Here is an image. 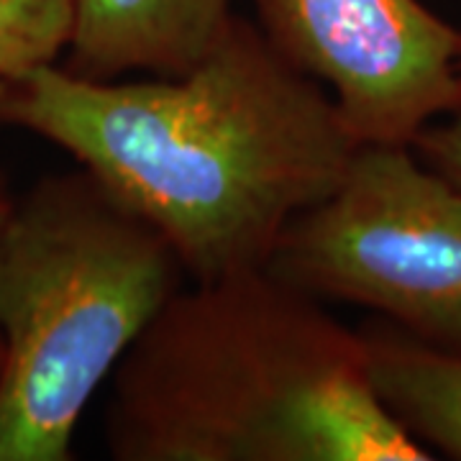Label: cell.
Returning <instances> with one entry per match:
<instances>
[{
  "instance_id": "obj_7",
  "label": "cell",
  "mask_w": 461,
  "mask_h": 461,
  "mask_svg": "<svg viewBox=\"0 0 461 461\" xmlns=\"http://www.w3.org/2000/svg\"><path fill=\"white\" fill-rule=\"evenodd\" d=\"M359 333L382 405L426 448L461 461V351L423 344L400 329Z\"/></svg>"
},
{
  "instance_id": "obj_4",
  "label": "cell",
  "mask_w": 461,
  "mask_h": 461,
  "mask_svg": "<svg viewBox=\"0 0 461 461\" xmlns=\"http://www.w3.org/2000/svg\"><path fill=\"white\" fill-rule=\"evenodd\" d=\"M267 269L461 351V187L411 144H359L336 190L282 230Z\"/></svg>"
},
{
  "instance_id": "obj_8",
  "label": "cell",
  "mask_w": 461,
  "mask_h": 461,
  "mask_svg": "<svg viewBox=\"0 0 461 461\" xmlns=\"http://www.w3.org/2000/svg\"><path fill=\"white\" fill-rule=\"evenodd\" d=\"M75 0H0V77L16 83L59 65L69 47Z\"/></svg>"
},
{
  "instance_id": "obj_1",
  "label": "cell",
  "mask_w": 461,
  "mask_h": 461,
  "mask_svg": "<svg viewBox=\"0 0 461 461\" xmlns=\"http://www.w3.org/2000/svg\"><path fill=\"white\" fill-rule=\"evenodd\" d=\"M0 123L65 149L108 185L165 236L190 282L264 269L362 144L326 85L236 14L175 77L98 83L41 67L8 83Z\"/></svg>"
},
{
  "instance_id": "obj_9",
  "label": "cell",
  "mask_w": 461,
  "mask_h": 461,
  "mask_svg": "<svg viewBox=\"0 0 461 461\" xmlns=\"http://www.w3.org/2000/svg\"><path fill=\"white\" fill-rule=\"evenodd\" d=\"M411 147L426 165L461 187V108L448 113L446 123H429L412 139Z\"/></svg>"
},
{
  "instance_id": "obj_2",
  "label": "cell",
  "mask_w": 461,
  "mask_h": 461,
  "mask_svg": "<svg viewBox=\"0 0 461 461\" xmlns=\"http://www.w3.org/2000/svg\"><path fill=\"white\" fill-rule=\"evenodd\" d=\"M118 461H429L382 405L359 330L267 267L193 282L113 372Z\"/></svg>"
},
{
  "instance_id": "obj_3",
  "label": "cell",
  "mask_w": 461,
  "mask_h": 461,
  "mask_svg": "<svg viewBox=\"0 0 461 461\" xmlns=\"http://www.w3.org/2000/svg\"><path fill=\"white\" fill-rule=\"evenodd\" d=\"M185 269L165 236L85 167L0 221V461L72 459L90 397Z\"/></svg>"
},
{
  "instance_id": "obj_6",
  "label": "cell",
  "mask_w": 461,
  "mask_h": 461,
  "mask_svg": "<svg viewBox=\"0 0 461 461\" xmlns=\"http://www.w3.org/2000/svg\"><path fill=\"white\" fill-rule=\"evenodd\" d=\"M233 0H75L65 69L85 80L175 77L198 65L233 16Z\"/></svg>"
},
{
  "instance_id": "obj_12",
  "label": "cell",
  "mask_w": 461,
  "mask_h": 461,
  "mask_svg": "<svg viewBox=\"0 0 461 461\" xmlns=\"http://www.w3.org/2000/svg\"><path fill=\"white\" fill-rule=\"evenodd\" d=\"M459 77H461V51H459Z\"/></svg>"
},
{
  "instance_id": "obj_5",
  "label": "cell",
  "mask_w": 461,
  "mask_h": 461,
  "mask_svg": "<svg viewBox=\"0 0 461 461\" xmlns=\"http://www.w3.org/2000/svg\"><path fill=\"white\" fill-rule=\"evenodd\" d=\"M262 32L329 87L362 144H412L461 108V32L418 0H251Z\"/></svg>"
},
{
  "instance_id": "obj_10",
  "label": "cell",
  "mask_w": 461,
  "mask_h": 461,
  "mask_svg": "<svg viewBox=\"0 0 461 461\" xmlns=\"http://www.w3.org/2000/svg\"><path fill=\"white\" fill-rule=\"evenodd\" d=\"M11 205H14V198H11V190H8V182L3 177V172H0V221L8 215L11 211Z\"/></svg>"
},
{
  "instance_id": "obj_11",
  "label": "cell",
  "mask_w": 461,
  "mask_h": 461,
  "mask_svg": "<svg viewBox=\"0 0 461 461\" xmlns=\"http://www.w3.org/2000/svg\"><path fill=\"white\" fill-rule=\"evenodd\" d=\"M5 90H8V83H5V80L0 77V98H3V93H5Z\"/></svg>"
}]
</instances>
